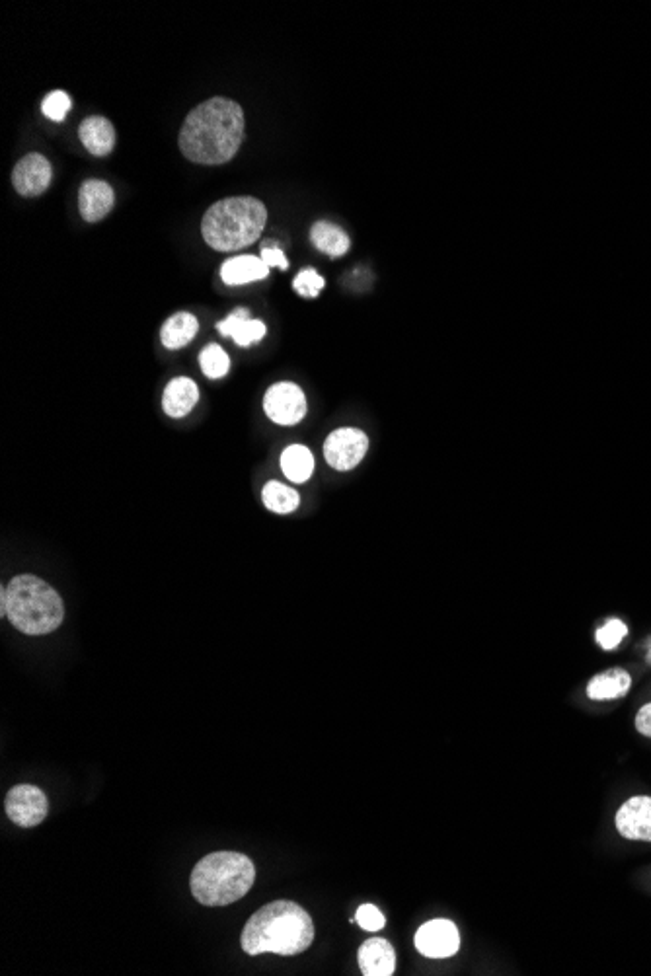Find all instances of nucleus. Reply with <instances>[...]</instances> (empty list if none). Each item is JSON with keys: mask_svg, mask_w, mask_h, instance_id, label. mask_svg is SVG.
I'll return each mask as SVG.
<instances>
[{"mask_svg": "<svg viewBox=\"0 0 651 976\" xmlns=\"http://www.w3.org/2000/svg\"><path fill=\"white\" fill-rule=\"evenodd\" d=\"M244 141V112L229 98H211L186 117L180 151L195 164L217 166L234 158Z\"/></svg>", "mask_w": 651, "mask_h": 976, "instance_id": "obj_1", "label": "nucleus"}, {"mask_svg": "<svg viewBox=\"0 0 651 976\" xmlns=\"http://www.w3.org/2000/svg\"><path fill=\"white\" fill-rule=\"evenodd\" d=\"M314 941V924L307 910L293 901L262 906L242 930V949L248 955H299Z\"/></svg>", "mask_w": 651, "mask_h": 976, "instance_id": "obj_2", "label": "nucleus"}, {"mask_svg": "<svg viewBox=\"0 0 651 976\" xmlns=\"http://www.w3.org/2000/svg\"><path fill=\"white\" fill-rule=\"evenodd\" d=\"M0 616L26 636H45L65 618L59 593L36 575H18L0 593Z\"/></svg>", "mask_w": 651, "mask_h": 976, "instance_id": "obj_3", "label": "nucleus"}, {"mask_svg": "<svg viewBox=\"0 0 651 976\" xmlns=\"http://www.w3.org/2000/svg\"><path fill=\"white\" fill-rule=\"evenodd\" d=\"M268 221L266 205L256 197H227L211 205L201 221L205 242L219 252H236L254 244Z\"/></svg>", "mask_w": 651, "mask_h": 976, "instance_id": "obj_4", "label": "nucleus"}, {"mask_svg": "<svg viewBox=\"0 0 651 976\" xmlns=\"http://www.w3.org/2000/svg\"><path fill=\"white\" fill-rule=\"evenodd\" d=\"M256 881V867L240 852H213L193 867V899L205 906H227L240 901Z\"/></svg>", "mask_w": 651, "mask_h": 976, "instance_id": "obj_5", "label": "nucleus"}, {"mask_svg": "<svg viewBox=\"0 0 651 976\" xmlns=\"http://www.w3.org/2000/svg\"><path fill=\"white\" fill-rule=\"evenodd\" d=\"M324 458L326 462L338 470L349 472L361 464L365 454L369 451V437L355 427H342L328 435L324 441Z\"/></svg>", "mask_w": 651, "mask_h": 976, "instance_id": "obj_6", "label": "nucleus"}, {"mask_svg": "<svg viewBox=\"0 0 651 976\" xmlns=\"http://www.w3.org/2000/svg\"><path fill=\"white\" fill-rule=\"evenodd\" d=\"M4 809L14 825L32 828L45 821L47 817V797L38 786L20 784L6 793Z\"/></svg>", "mask_w": 651, "mask_h": 976, "instance_id": "obj_7", "label": "nucleus"}, {"mask_svg": "<svg viewBox=\"0 0 651 976\" xmlns=\"http://www.w3.org/2000/svg\"><path fill=\"white\" fill-rule=\"evenodd\" d=\"M264 410L277 425H297L307 415V396L297 384L279 382L266 392Z\"/></svg>", "mask_w": 651, "mask_h": 976, "instance_id": "obj_8", "label": "nucleus"}, {"mask_svg": "<svg viewBox=\"0 0 651 976\" xmlns=\"http://www.w3.org/2000/svg\"><path fill=\"white\" fill-rule=\"evenodd\" d=\"M418 951L429 959L453 957L460 947V934L451 920H431L423 924L416 934Z\"/></svg>", "mask_w": 651, "mask_h": 976, "instance_id": "obj_9", "label": "nucleus"}, {"mask_svg": "<svg viewBox=\"0 0 651 976\" xmlns=\"http://www.w3.org/2000/svg\"><path fill=\"white\" fill-rule=\"evenodd\" d=\"M616 830L628 840L651 842V797L640 795L628 799L614 817Z\"/></svg>", "mask_w": 651, "mask_h": 976, "instance_id": "obj_10", "label": "nucleus"}, {"mask_svg": "<svg viewBox=\"0 0 651 976\" xmlns=\"http://www.w3.org/2000/svg\"><path fill=\"white\" fill-rule=\"evenodd\" d=\"M51 164L47 162L45 156L38 152H32L24 156L14 172H12V184L16 191L24 197H38L51 184Z\"/></svg>", "mask_w": 651, "mask_h": 976, "instance_id": "obj_11", "label": "nucleus"}, {"mask_svg": "<svg viewBox=\"0 0 651 976\" xmlns=\"http://www.w3.org/2000/svg\"><path fill=\"white\" fill-rule=\"evenodd\" d=\"M114 201V189L102 180H86L78 191V207L86 223L102 221L112 211Z\"/></svg>", "mask_w": 651, "mask_h": 976, "instance_id": "obj_12", "label": "nucleus"}, {"mask_svg": "<svg viewBox=\"0 0 651 976\" xmlns=\"http://www.w3.org/2000/svg\"><path fill=\"white\" fill-rule=\"evenodd\" d=\"M359 969L365 976H390L396 969V951L390 941L373 938L365 941L357 953Z\"/></svg>", "mask_w": 651, "mask_h": 976, "instance_id": "obj_13", "label": "nucleus"}, {"mask_svg": "<svg viewBox=\"0 0 651 976\" xmlns=\"http://www.w3.org/2000/svg\"><path fill=\"white\" fill-rule=\"evenodd\" d=\"M221 336L234 339L236 345L248 347L266 336V324L250 318V310L236 308L223 322L217 324Z\"/></svg>", "mask_w": 651, "mask_h": 976, "instance_id": "obj_14", "label": "nucleus"}, {"mask_svg": "<svg viewBox=\"0 0 651 976\" xmlns=\"http://www.w3.org/2000/svg\"><path fill=\"white\" fill-rule=\"evenodd\" d=\"M78 137L86 151L94 156H106L114 151L115 129L110 119L102 115L86 117L78 127Z\"/></svg>", "mask_w": 651, "mask_h": 976, "instance_id": "obj_15", "label": "nucleus"}, {"mask_svg": "<svg viewBox=\"0 0 651 976\" xmlns=\"http://www.w3.org/2000/svg\"><path fill=\"white\" fill-rule=\"evenodd\" d=\"M197 400H199L197 384L192 378L178 376L166 386L162 396V408L170 417H184L192 412Z\"/></svg>", "mask_w": 651, "mask_h": 976, "instance_id": "obj_16", "label": "nucleus"}, {"mask_svg": "<svg viewBox=\"0 0 651 976\" xmlns=\"http://www.w3.org/2000/svg\"><path fill=\"white\" fill-rule=\"evenodd\" d=\"M268 275V265L262 262V258H258V256H238V258H232L229 262L223 263V267H221V279L230 287L262 281Z\"/></svg>", "mask_w": 651, "mask_h": 976, "instance_id": "obj_17", "label": "nucleus"}, {"mask_svg": "<svg viewBox=\"0 0 651 976\" xmlns=\"http://www.w3.org/2000/svg\"><path fill=\"white\" fill-rule=\"evenodd\" d=\"M632 686V676L624 669H609L605 673L593 676V680L587 684V696L595 702H605V700H616L628 694Z\"/></svg>", "mask_w": 651, "mask_h": 976, "instance_id": "obj_18", "label": "nucleus"}, {"mask_svg": "<svg viewBox=\"0 0 651 976\" xmlns=\"http://www.w3.org/2000/svg\"><path fill=\"white\" fill-rule=\"evenodd\" d=\"M199 330V322L197 318L190 314V312H178L174 316H170L162 330H160V339H162V345L168 347V349H180L184 345H188L195 334Z\"/></svg>", "mask_w": 651, "mask_h": 976, "instance_id": "obj_19", "label": "nucleus"}, {"mask_svg": "<svg viewBox=\"0 0 651 976\" xmlns=\"http://www.w3.org/2000/svg\"><path fill=\"white\" fill-rule=\"evenodd\" d=\"M310 240L320 252H324L330 258H342L351 246L349 236L345 234L344 230L340 226L326 223V221H320V223L312 226Z\"/></svg>", "mask_w": 651, "mask_h": 976, "instance_id": "obj_20", "label": "nucleus"}, {"mask_svg": "<svg viewBox=\"0 0 651 976\" xmlns=\"http://www.w3.org/2000/svg\"><path fill=\"white\" fill-rule=\"evenodd\" d=\"M281 470L293 484H305L314 472V456L305 445H291L281 454Z\"/></svg>", "mask_w": 651, "mask_h": 976, "instance_id": "obj_21", "label": "nucleus"}, {"mask_svg": "<svg viewBox=\"0 0 651 976\" xmlns=\"http://www.w3.org/2000/svg\"><path fill=\"white\" fill-rule=\"evenodd\" d=\"M262 499H264V505L268 507L269 511L279 513V515L293 513L301 503L297 489L285 486L281 482H268L262 489Z\"/></svg>", "mask_w": 651, "mask_h": 976, "instance_id": "obj_22", "label": "nucleus"}, {"mask_svg": "<svg viewBox=\"0 0 651 976\" xmlns=\"http://www.w3.org/2000/svg\"><path fill=\"white\" fill-rule=\"evenodd\" d=\"M199 365L203 375L209 378H223L229 373V355L219 345H207L199 355Z\"/></svg>", "mask_w": 651, "mask_h": 976, "instance_id": "obj_23", "label": "nucleus"}, {"mask_svg": "<svg viewBox=\"0 0 651 976\" xmlns=\"http://www.w3.org/2000/svg\"><path fill=\"white\" fill-rule=\"evenodd\" d=\"M324 287H326L324 277H320L314 269H303L293 281V289L307 299H316L324 291Z\"/></svg>", "mask_w": 651, "mask_h": 976, "instance_id": "obj_24", "label": "nucleus"}, {"mask_svg": "<svg viewBox=\"0 0 651 976\" xmlns=\"http://www.w3.org/2000/svg\"><path fill=\"white\" fill-rule=\"evenodd\" d=\"M41 110H43V115H47L51 121H63L71 110V96L67 92H61V90L51 92L45 96Z\"/></svg>", "mask_w": 651, "mask_h": 976, "instance_id": "obj_25", "label": "nucleus"}, {"mask_svg": "<svg viewBox=\"0 0 651 976\" xmlns=\"http://www.w3.org/2000/svg\"><path fill=\"white\" fill-rule=\"evenodd\" d=\"M628 634V628L622 620L618 618H611L605 626H601L597 630V643L603 647V649H614L616 645H620V641L626 638Z\"/></svg>", "mask_w": 651, "mask_h": 976, "instance_id": "obj_26", "label": "nucleus"}, {"mask_svg": "<svg viewBox=\"0 0 651 976\" xmlns=\"http://www.w3.org/2000/svg\"><path fill=\"white\" fill-rule=\"evenodd\" d=\"M355 920H357V924H359V926H361L365 932H379V930H383L384 922H386V920H384L383 912H381L377 906H373V904H363V906H359Z\"/></svg>", "mask_w": 651, "mask_h": 976, "instance_id": "obj_27", "label": "nucleus"}, {"mask_svg": "<svg viewBox=\"0 0 651 976\" xmlns=\"http://www.w3.org/2000/svg\"><path fill=\"white\" fill-rule=\"evenodd\" d=\"M260 258H262V262L268 265L269 269L271 267H281V269H287L289 267V262H287V258H285V254H283V250L279 246H275V248H262V256Z\"/></svg>", "mask_w": 651, "mask_h": 976, "instance_id": "obj_28", "label": "nucleus"}, {"mask_svg": "<svg viewBox=\"0 0 651 976\" xmlns=\"http://www.w3.org/2000/svg\"><path fill=\"white\" fill-rule=\"evenodd\" d=\"M636 729L646 735V737H651V704H646L638 715H636Z\"/></svg>", "mask_w": 651, "mask_h": 976, "instance_id": "obj_29", "label": "nucleus"}, {"mask_svg": "<svg viewBox=\"0 0 651 976\" xmlns=\"http://www.w3.org/2000/svg\"><path fill=\"white\" fill-rule=\"evenodd\" d=\"M648 659H650V663H651V645H650V655H648Z\"/></svg>", "mask_w": 651, "mask_h": 976, "instance_id": "obj_30", "label": "nucleus"}]
</instances>
